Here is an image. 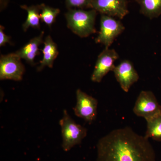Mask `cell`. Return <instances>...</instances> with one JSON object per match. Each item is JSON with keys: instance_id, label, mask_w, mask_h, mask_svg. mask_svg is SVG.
<instances>
[{"instance_id": "cell-1", "label": "cell", "mask_w": 161, "mask_h": 161, "mask_svg": "<svg viewBox=\"0 0 161 161\" xmlns=\"http://www.w3.org/2000/svg\"><path fill=\"white\" fill-rule=\"evenodd\" d=\"M97 161H156L149 139L126 127L112 130L98 140Z\"/></svg>"}, {"instance_id": "cell-2", "label": "cell", "mask_w": 161, "mask_h": 161, "mask_svg": "<svg viewBox=\"0 0 161 161\" xmlns=\"http://www.w3.org/2000/svg\"><path fill=\"white\" fill-rule=\"evenodd\" d=\"M97 14V12L94 9H69L65 14L68 27L80 37H88L96 32L95 23Z\"/></svg>"}, {"instance_id": "cell-3", "label": "cell", "mask_w": 161, "mask_h": 161, "mask_svg": "<svg viewBox=\"0 0 161 161\" xmlns=\"http://www.w3.org/2000/svg\"><path fill=\"white\" fill-rule=\"evenodd\" d=\"M59 124L61 128L62 148L65 152H68L75 146L81 143L86 137V128L77 124L66 110H64L63 116Z\"/></svg>"}, {"instance_id": "cell-4", "label": "cell", "mask_w": 161, "mask_h": 161, "mask_svg": "<svg viewBox=\"0 0 161 161\" xmlns=\"http://www.w3.org/2000/svg\"><path fill=\"white\" fill-rule=\"evenodd\" d=\"M100 23V31L95 42L103 44L105 48H109L125 30V26L120 21L104 14H101Z\"/></svg>"}, {"instance_id": "cell-5", "label": "cell", "mask_w": 161, "mask_h": 161, "mask_svg": "<svg viewBox=\"0 0 161 161\" xmlns=\"http://www.w3.org/2000/svg\"><path fill=\"white\" fill-rule=\"evenodd\" d=\"M136 115L149 120L161 114V105L151 91H142L133 109Z\"/></svg>"}, {"instance_id": "cell-6", "label": "cell", "mask_w": 161, "mask_h": 161, "mask_svg": "<svg viewBox=\"0 0 161 161\" xmlns=\"http://www.w3.org/2000/svg\"><path fill=\"white\" fill-rule=\"evenodd\" d=\"M21 59L16 53L1 55L0 58V79L20 81L25 72Z\"/></svg>"}, {"instance_id": "cell-7", "label": "cell", "mask_w": 161, "mask_h": 161, "mask_svg": "<svg viewBox=\"0 0 161 161\" xmlns=\"http://www.w3.org/2000/svg\"><path fill=\"white\" fill-rule=\"evenodd\" d=\"M76 94L77 102L74 108L75 115L92 123L97 117L98 100L80 89L76 91Z\"/></svg>"}, {"instance_id": "cell-8", "label": "cell", "mask_w": 161, "mask_h": 161, "mask_svg": "<svg viewBox=\"0 0 161 161\" xmlns=\"http://www.w3.org/2000/svg\"><path fill=\"white\" fill-rule=\"evenodd\" d=\"M119 58L115 50L105 48L100 53L96 61L91 79L95 82H100L109 72L113 71L115 60Z\"/></svg>"}, {"instance_id": "cell-9", "label": "cell", "mask_w": 161, "mask_h": 161, "mask_svg": "<svg viewBox=\"0 0 161 161\" xmlns=\"http://www.w3.org/2000/svg\"><path fill=\"white\" fill-rule=\"evenodd\" d=\"M92 9L101 14L120 19L129 13L127 0H93Z\"/></svg>"}, {"instance_id": "cell-10", "label": "cell", "mask_w": 161, "mask_h": 161, "mask_svg": "<svg viewBox=\"0 0 161 161\" xmlns=\"http://www.w3.org/2000/svg\"><path fill=\"white\" fill-rule=\"evenodd\" d=\"M115 78L124 92H129L130 87L139 80V76L133 64L129 60H123L113 71Z\"/></svg>"}, {"instance_id": "cell-11", "label": "cell", "mask_w": 161, "mask_h": 161, "mask_svg": "<svg viewBox=\"0 0 161 161\" xmlns=\"http://www.w3.org/2000/svg\"><path fill=\"white\" fill-rule=\"evenodd\" d=\"M44 31L37 36L31 39L29 42L19 50L16 52V54L21 59H24L27 63L31 65H34L35 59L36 57L39 55V47L43 43V38Z\"/></svg>"}, {"instance_id": "cell-12", "label": "cell", "mask_w": 161, "mask_h": 161, "mask_svg": "<svg viewBox=\"0 0 161 161\" xmlns=\"http://www.w3.org/2000/svg\"><path fill=\"white\" fill-rule=\"evenodd\" d=\"M43 43L44 46L42 49L43 59L40 61V65L37 67L38 72L42 71L45 67L52 68L54 60L59 54L58 46L51 36H47Z\"/></svg>"}, {"instance_id": "cell-13", "label": "cell", "mask_w": 161, "mask_h": 161, "mask_svg": "<svg viewBox=\"0 0 161 161\" xmlns=\"http://www.w3.org/2000/svg\"><path fill=\"white\" fill-rule=\"evenodd\" d=\"M20 7L22 9L26 10L27 13V18L22 26L24 31L26 32L30 27L35 29H40V20L41 19L40 5L30 6L23 5Z\"/></svg>"}, {"instance_id": "cell-14", "label": "cell", "mask_w": 161, "mask_h": 161, "mask_svg": "<svg viewBox=\"0 0 161 161\" xmlns=\"http://www.w3.org/2000/svg\"><path fill=\"white\" fill-rule=\"evenodd\" d=\"M140 6L142 14L150 19L161 15V0H136Z\"/></svg>"}, {"instance_id": "cell-15", "label": "cell", "mask_w": 161, "mask_h": 161, "mask_svg": "<svg viewBox=\"0 0 161 161\" xmlns=\"http://www.w3.org/2000/svg\"><path fill=\"white\" fill-rule=\"evenodd\" d=\"M147 122V130L145 137L161 142V114Z\"/></svg>"}, {"instance_id": "cell-16", "label": "cell", "mask_w": 161, "mask_h": 161, "mask_svg": "<svg viewBox=\"0 0 161 161\" xmlns=\"http://www.w3.org/2000/svg\"><path fill=\"white\" fill-rule=\"evenodd\" d=\"M40 5L41 11L40 13V19L41 21L51 27L56 21L57 17L60 14V9L46 6L44 4H41Z\"/></svg>"}, {"instance_id": "cell-17", "label": "cell", "mask_w": 161, "mask_h": 161, "mask_svg": "<svg viewBox=\"0 0 161 161\" xmlns=\"http://www.w3.org/2000/svg\"><path fill=\"white\" fill-rule=\"evenodd\" d=\"M93 0H65L67 8L69 9L73 8L83 9L92 8Z\"/></svg>"}, {"instance_id": "cell-18", "label": "cell", "mask_w": 161, "mask_h": 161, "mask_svg": "<svg viewBox=\"0 0 161 161\" xmlns=\"http://www.w3.org/2000/svg\"><path fill=\"white\" fill-rule=\"evenodd\" d=\"M4 27L0 26V46H5L6 43H10V38L4 32Z\"/></svg>"}]
</instances>
